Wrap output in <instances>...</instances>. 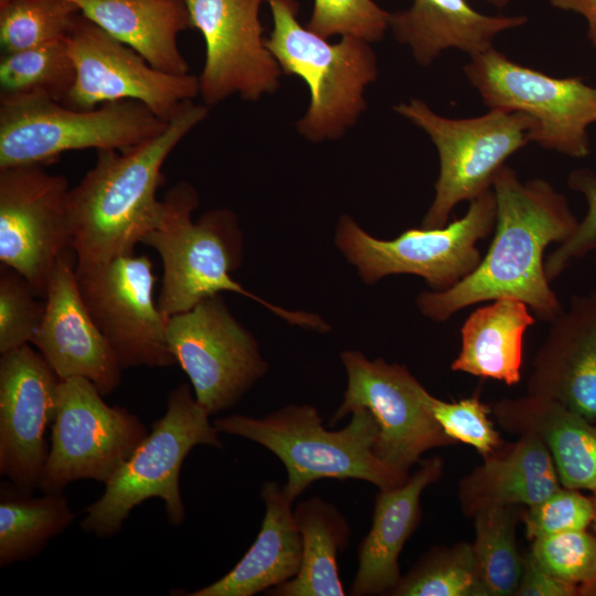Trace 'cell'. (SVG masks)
Returning <instances> with one entry per match:
<instances>
[{
  "mask_svg": "<svg viewBox=\"0 0 596 596\" xmlns=\"http://www.w3.org/2000/svg\"><path fill=\"white\" fill-rule=\"evenodd\" d=\"M491 188L497 217L487 254L459 283L443 291H423L416 305L423 316L441 322L471 305L512 298L551 322L563 308L550 286L544 253L551 243L566 241L579 221L566 198L545 180L521 181L503 166Z\"/></svg>",
  "mask_w": 596,
  "mask_h": 596,
  "instance_id": "obj_1",
  "label": "cell"
},
{
  "mask_svg": "<svg viewBox=\"0 0 596 596\" xmlns=\"http://www.w3.org/2000/svg\"><path fill=\"white\" fill-rule=\"evenodd\" d=\"M207 114L206 106L189 99L159 135L126 150H97L95 166L67 195L76 266L134 254L161 215L157 191L167 158Z\"/></svg>",
  "mask_w": 596,
  "mask_h": 596,
  "instance_id": "obj_2",
  "label": "cell"
},
{
  "mask_svg": "<svg viewBox=\"0 0 596 596\" xmlns=\"http://www.w3.org/2000/svg\"><path fill=\"white\" fill-rule=\"evenodd\" d=\"M199 202L192 184L177 182L162 199L157 225L141 242L161 258L163 273L157 304L167 318L190 310L205 298L231 291L262 304L291 324L320 333L330 330L318 315L275 306L236 283L231 273L240 267L243 257L237 219L227 209H213L194 222L192 214Z\"/></svg>",
  "mask_w": 596,
  "mask_h": 596,
  "instance_id": "obj_3",
  "label": "cell"
},
{
  "mask_svg": "<svg viewBox=\"0 0 596 596\" xmlns=\"http://www.w3.org/2000/svg\"><path fill=\"white\" fill-rule=\"evenodd\" d=\"M213 424L220 433L247 438L275 454L286 468L284 489L291 501L324 478L364 480L381 490L409 478L375 456L379 426L366 408L354 409L339 430L326 429L318 409L308 404H289L263 418L234 414Z\"/></svg>",
  "mask_w": 596,
  "mask_h": 596,
  "instance_id": "obj_4",
  "label": "cell"
},
{
  "mask_svg": "<svg viewBox=\"0 0 596 596\" xmlns=\"http://www.w3.org/2000/svg\"><path fill=\"white\" fill-rule=\"evenodd\" d=\"M266 2L274 26L265 45L281 72L301 77L310 91V104L297 130L311 141L341 137L365 109L364 89L377 77L370 43L341 36L332 44L300 24L296 0Z\"/></svg>",
  "mask_w": 596,
  "mask_h": 596,
  "instance_id": "obj_5",
  "label": "cell"
},
{
  "mask_svg": "<svg viewBox=\"0 0 596 596\" xmlns=\"http://www.w3.org/2000/svg\"><path fill=\"white\" fill-rule=\"evenodd\" d=\"M209 416L189 384L173 389L164 415L105 483L102 497L85 509L82 530L98 538L111 536L121 530L131 510L150 498L164 502L170 524H181L185 510L179 478L187 455L198 445L223 448L220 432Z\"/></svg>",
  "mask_w": 596,
  "mask_h": 596,
  "instance_id": "obj_6",
  "label": "cell"
},
{
  "mask_svg": "<svg viewBox=\"0 0 596 596\" xmlns=\"http://www.w3.org/2000/svg\"><path fill=\"white\" fill-rule=\"evenodd\" d=\"M167 124L136 100L76 109L46 97L0 95V170L45 166L72 150H126Z\"/></svg>",
  "mask_w": 596,
  "mask_h": 596,
  "instance_id": "obj_7",
  "label": "cell"
},
{
  "mask_svg": "<svg viewBox=\"0 0 596 596\" xmlns=\"http://www.w3.org/2000/svg\"><path fill=\"white\" fill-rule=\"evenodd\" d=\"M497 202L492 188L470 201L460 219L441 227L408 228L393 240L366 233L349 215L340 217L336 244L365 284L398 274L425 279L434 291L446 290L481 262L477 243L494 230Z\"/></svg>",
  "mask_w": 596,
  "mask_h": 596,
  "instance_id": "obj_8",
  "label": "cell"
},
{
  "mask_svg": "<svg viewBox=\"0 0 596 596\" xmlns=\"http://www.w3.org/2000/svg\"><path fill=\"white\" fill-rule=\"evenodd\" d=\"M394 110L424 130L439 158L435 196L424 227L447 224L454 207L471 201L492 187L504 162L531 142L534 121L523 113L492 108L472 118H448L421 99L401 103Z\"/></svg>",
  "mask_w": 596,
  "mask_h": 596,
  "instance_id": "obj_9",
  "label": "cell"
},
{
  "mask_svg": "<svg viewBox=\"0 0 596 596\" xmlns=\"http://www.w3.org/2000/svg\"><path fill=\"white\" fill-rule=\"evenodd\" d=\"M464 71L490 109L523 113L534 121L531 142L572 158L588 155L596 88L581 77L550 76L493 47L470 56Z\"/></svg>",
  "mask_w": 596,
  "mask_h": 596,
  "instance_id": "obj_10",
  "label": "cell"
},
{
  "mask_svg": "<svg viewBox=\"0 0 596 596\" xmlns=\"http://www.w3.org/2000/svg\"><path fill=\"white\" fill-rule=\"evenodd\" d=\"M147 435L137 415L108 405L89 380H61L49 456L38 488L45 493L63 492L81 479L105 485Z\"/></svg>",
  "mask_w": 596,
  "mask_h": 596,
  "instance_id": "obj_11",
  "label": "cell"
},
{
  "mask_svg": "<svg viewBox=\"0 0 596 596\" xmlns=\"http://www.w3.org/2000/svg\"><path fill=\"white\" fill-rule=\"evenodd\" d=\"M167 342L210 415L234 406L268 370L253 333L220 294L169 317Z\"/></svg>",
  "mask_w": 596,
  "mask_h": 596,
  "instance_id": "obj_12",
  "label": "cell"
},
{
  "mask_svg": "<svg viewBox=\"0 0 596 596\" xmlns=\"http://www.w3.org/2000/svg\"><path fill=\"white\" fill-rule=\"evenodd\" d=\"M340 358L348 384L330 424L356 408H366L379 426L375 456L407 473L427 450L455 444L430 412V394L406 366L383 359L369 360L353 350L342 352Z\"/></svg>",
  "mask_w": 596,
  "mask_h": 596,
  "instance_id": "obj_13",
  "label": "cell"
},
{
  "mask_svg": "<svg viewBox=\"0 0 596 596\" xmlns=\"http://www.w3.org/2000/svg\"><path fill=\"white\" fill-rule=\"evenodd\" d=\"M82 300L123 369L169 366L168 318L155 301L158 277L147 255L76 266Z\"/></svg>",
  "mask_w": 596,
  "mask_h": 596,
  "instance_id": "obj_14",
  "label": "cell"
},
{
  "mask_svg": "<svg viewBox=\"0 0 596 596\" xmlns=\"http://www.w3.org/2000/svg\"><path fill=\"white\" fill-rule=\"evenodd\" d=\"M66 45L75 66V82L63 102L68 107L93 109L106 103L136 100L169 121L185 100L199 95L198 76L152 67L82 13Z\"/></svg>",
  "mask_w": 596,
  "mask_h": 596,
  "instance_id": "obj_15",
  "label": "cell"
},
{
  "mask_svg": "<svg viewBox=\"0 0 596 596\" xmlns=\"http://www.w3.org/2000/svg\"><path fill=\"white\" fill-rule=\"evenodd\" d=\"M67 179L44 166L0 170V263L21 274L45 299L62 256L73 251Z\"/></svg>",
  "mask_w": 596,
  "mask_h": 596,
  "instance_id": "obj_16",
  "label": "cell"
},
{
  "mask_svg": "<svg viewBox=\"0 0 596 596\" xmlns=\"http://www.w3.org/2000/svg\"><path fill=\"white\" fill-rule=\"evenodd\" d=\"M185 1L191 28L205 42V62L198 78L206 105L233 94L255 102L277 88L283 72L263 38V0Z\"/></svg>",
  "mask_w": 596,
  "mask_h": 596,
  "instance_id": "obj_17",
  "label": "cell"
},
{
  "mask_svg": "<svg viewBox=\"0 0 596 596\" xmlns=\"http://www.w3.org/2000/svg\"><path fill=\"white\" fill-rule=\"evenodd\" d=\"M61 379L29 344L0 359V473L23 491L39 487Z\"/></svg>",
  "mask_w": 596,
  "mask_h": 596,
  "instance_id": "obj_18",
  "label": "cell"
},
{
  "mask_svg": "<svg viewBox=\"0 0 596 596\" xmlns=\"http://www.w3.org/2000/svg\"><path fill=\"white\" fill-rule=\"evenodd\" d=\"M31 343L61 380L85 377L103 396L120 384L124 369L82 300L73 251L60 258L52 274Z\"/></svg>",
  "mask_w": 596,
  "mask_h": 596,
  "instance_id": "obj_19",
  "label": "cell"
},
{
  "mask_svg": "<svg viewBox=\"0 0 596 596\" xmlns=\"http://www.w3.org/2000/svg\"><path fill=\"white\" fill-rule=\"evenodd\" d=\"M526 391L596 419V289L572 297L567 310L551 321Z\"/></svg>",
  "mask_w": 596,
  "mask_h": 596,
  "instance_id": "obj_20",
  "label": "cell"
},
{
  "mask_svg": "<svg viewBox=\"0 0 596 596\" xmlns=\"http://www.w3.org/2000/svg\"><path fill=\"white\" fill-rule=\"evenodd\" d=\"M419 465L402 486L379 489L371 530L358 546V571L350 595H387L400 582L398 556L421 521L422 492L443 473L438 456Z\"/></svg>",
  "mask_w": 596,
  "mask_h": 596,
  "instance_id": "obj_21",
  "label": "cell"
},
{
  "mask_svg": "<svg viewBox=\"0 0 596 596\" xmlns=\"http://www.w3.org/2000/svg\"><path fill=\"white\" fill-rule=\"evenodd\" d=\"M491 412L504 430L542 440L563 487L596 489V426L590 421L556 401L531 395L502 398Z\"/></svg>",
  "mask_w": 596,
  "mask_h": 596,
  "instance_id": "obj_22",
  "label": "cell"
},
{
  "mask_svg": "<svg viewBox=\"0 0 596 596\" xmlns=\"http://www.w3.org/2000/svg\"><path fill=\"white\" fill-rule=\"evenodd\" d=\"M260 496L266 511L255 542L227 574L188 595L254 596L298 574L302 538L291 509L294 501L275 481L264 482Z\"/></svg>",
  "mask_w": 596,
  "mask_h": 596,
  "instance_id": "obj_23",
  "label": "cell"
},
{
  "mask_svg": "<svg viewBox=\"0 0 596 596\" xmlns=\"http://www.w3.org/2000/svg\"><path fill=\"white\" fill-rule=\"evenodd\" d=\"M526 22L524 15L480 13L467 0H413L408 9L391 13L390 29L426 67L446 50H460L470 56L482 53L493 47L500 33Z\"/></svg>",
  "mask_w": 596,
  "mask_h": 596,
  "instance_id": "obj_24",
  "label": "cell"
},
{
  "mask_svg": "<svg viewBox=\"0 0 596 596\" xmlns=\"http://www.w3.org/2000/svg\"><path fill=\"white\" fill-rule=\"evenodd\" d=\"M483 458L459 482L460 507L468 517L488 507H531L562 486L551 454L533 434L520 435Z\"/></svg>",
  "mask_w": 596,
  "mask_h": 596,
  "instance_id": "obj_25",
  "label": "cell"
},
{
  "mask_svg": "<svg viewBox=\"0 0 596 596\" xmlns=\"http://www.w3.org/2000/svg\"><path fill=\"white\" fill-rule=\"evenodd\" d=\"M81 13L152 67L187 74L178 34L191 28L185 0H71Z\"/></svg>",
  "mask_w": 596,
  "mask_h": 596,
  "instance_id": "obj_26",
  "label": "cell"
},
{
  "mask_svg": "<svg viewBox=\"0 0 596 596\" xmlns=\"http://www.w3.org/2000/svg\"><path fill=\"white\" fill-rule=\"evenodd\" d=\"M477 308L461 328V349L453 371L514 385L521 380L523 337L535 319L520 300L500 298Z\"/></svg>",
  "mask_w": 596,
  "mask_h": 596,
  "instance_id": "obj_27",
  "label": "cell"
},
{
  "mask_svg": "<svg viewBox=\"0 0 596 596\" xmlns=\"http://www.w3.org/2000/svg\"><path fill=\"white\" fill-rule=\"evenodd\" d=\"M294 515L302 538L298 574L269 589L270 596H343L337 556L349 544L350 525L337 507L320 497L299 502Z\"/></svg>",
  "mask_w": 596,
  "mask_h": 596,
  "instance_id": "obj_28",
  "label": "cell"
},
{
  "mask_svg": "<svg viewBox=\"0 0 596 596\" xmlns=\"http://www.w3.org/2000/svg\"><path fill=\"white\" fill-rule=\"evenodd\" d=\"M75 514L63 492L33 497L11 481L0 486V566L38 555Z\"/></svg>",
  "mask_w": 596,
  "mask_h": 596,
  "instance_id": "obj_29",
  "label": "cell"
},
{
  "mask_svg": "<svg viewBox=\"0 0 596 596\" xmlns=\"http://www.w3.org/2000/svg\"><path fill=\"white\" fill-rule=\"evenodd\" d=\"M519 505H496L477 511L471 544L488 596H514L523 571L515 529Z\"/></svg>",
  "mask_w": 596,
  "mask_h": 596,
  "instance_id": "obj_30",
  "label": "cell"
},
{
  "mask_svg": "<svg viewBox=\"0 0 596 596\" xmlns=\"http://www.w3.org/2000/svg\"><path fill=\"white\" fill-rule=\"evenodd\" d=\"M75 82V66L66 40L0 58V95L40 96L63 103Z\"/></svg>",
  "mask_w": 596,
  "mask_h": 596,
  "instance_id": "obj_31",
  "label": "cell"
},
{
  "mask_svg": "<svg viewBox=\"0 0 596 596\" xmlns=\"http://www.w3.org/2000/svg\"><path fill=\"white\" fill-rule=\"evenodd\" d=\"M389 595L488 596L469 543L429 550Z\"/></svg>",
  "mask_w": 596,
  "mask_h": 596,
  "instance_id": "obj_32",
  "label": "cell"
},
{
  "mask_svg": "<svg viewBox=\"0 0 596 596\" xmlns=\"http://www.w3.org/2000/svg\"><path fill=\"white\" fill-rule=\"evenodd\" d=\"M79 14L71 0H9L0 4L2 53L65 41Z\"/></svg>",
  "mask_w": 596,
  "mask_h": 596,
  "instance_id": "obj_33",
  "label": "cell"
},
{
  "mask_svg": "<svg viewBox=\"0 0 596 596\" xmlns=\"http://www.w3.org/2000/svg\"><path fill=\"white\" fill-rule=\"evenodd\" d=\"M45 299L17 270L0 266V353L30 344L42 321Z\"/></svg>",
  "mask_w": 596,
  "mask_h": 596,
  "instance_id": "obj_34",
  "label": "cell"
},
{
  "mask_svg": "<svg viewBox=\"0 0 596 596\" xmlns=\"http://www.w3.org/2000/svg\"><path fill=\"white\" fill-rule=\"evenodd\" d=\"M530 553L544 571L578 587L596 579V534L586 530L538 538Z\"/></svg>",
  "mask_w": 596,
  "mask_h": 596,
  "instance_id": "obj_35",
  "label": "cell"
},
{
  "mask_svg": "<svg viewBox=\"0 0 596 596\" xmlns=\"http://www.w3.org/2000/svg\"><path fill=\"white\" fill-rule=\"evenodd\" d=\"M390 17L373 0H313L307 28L326 39L355 36L371 43L390 29Z\"/></svg>",
  "mask_w": 596,
  "mask_h": 596,
  "instance_id": "obj_36",
  "label": "cell"
},
{
  "mask_svg": "<svg viewBox=\"0 0 596 596\" xmlns=\"http://www.w3.org/2000/svg\"><path fill=\"white\" fill-rule=\"evenodd\" d=\"M430 412L444 433L455 443L472 446L482 457L490 455L504 443L489 419L491 407L477 395L458 402H445L430 395Z\"/></svg>",
  "mask_w": 596,
  "mask_h": 596,
  "instance_id": "obj_37",
  "label": "cell"
},
{
  "mask_svg": "<svg viewBox=\"0 0 596 596\" xmlns=\"http://www.w3.org/2000/svg\"><path fill=\"white\" fill-rule=\"evenodd\" d=\"M593 498L577 489L561 487L536 504L528 508L521 519L529 540L567 531L586 530L593 523Z\"/></svg>",
  "mask_w": 596,
  "mask_h": 596,
  "instance_id": "obj_38",
  "label": "cell"
},
{
  "mask_svg": "<svg viewBox=\"0 0 596 596\" xmlns=\"http://www.w3.org/2000/svg\"><path fill=\"white\" fill-rule=\"evenodd\" d=\"M568 187L585 196L588 210L576 231L545 258L550 281L560 276L572 259L596 251V174L588 169L574 170L568 177Z\"/></svg>",
  "mask_w": 596,
  "mask_h": 596,
  "instance_id": "obj_39",
  "label": "cell"
},
{
  "mask_svg": "<svg viewBox=\"0 0 596 596\" xmlns=\"http://www.w3.org/2000/svg\"><path fill=\"white\" fill-rule=\"evenodd\" d=\"M578 586L544 571L529 552L523 556L522 576L514 596H575Z\"/></svg>",
  "mask_w": 596,
  "mask_h": 596,
  "instance_id": "obj_40",
  "label": "cell"
},
{
  "mask_svg": "<svg viewBox=\"0 0 596 596\" xmlns=\"http://www.w3.org/2000/svg\"><path fill=\"white\" fill-rule=\"evenodd\" d=\"M551 6L581 14L587 22V36L596 47V0H549Z\"/></svg>",
  "mask_w": 596,
  "mask_h": 596,
  "instance_id": "obj_41",
  "label": "cell"
},
{
  "mask_svg": "<svg viewBox=\"0 0 596 596\" xmlns=\"http://www.w3.org/2000/svg\"><path fill=\"white\" fill-rule=\"evenodd\" d=\"M578 595L596 596V579L578 587Z\"/></svg>",
  "mask_w": 596,
  "mask_h": 596,
  "instance_id": "obj_42",
  "label": "cell"
},
{
  "mask_svg": "<svg viewBox=\"0 0 596 596\" xmlns=\"http://www.w3.org/2000/svg\"><path fill=\"white\" fill-rule=\"evenodd\" d=\"M496 8L502 9L509 4L511 0H482Z\"/></svg>",
  "mask_w": 596,
  "mask_h": 596,
  "instance_id": "obj_43",
  "label": "cell"
},
{
  "mask_svg": "<svg viewBox=\"0 0 596 596\" xmlns=\"http://www.w3.org/2000/svg\"><path fill=\"white\" fill-rule=\"evenodd\" d=\"M593 502H594V508H595V517H594V520H593V524H594V531H595V534H596V489L594 490Z\"/></svg>",
  "mask_w": 596,
  "mask_h": 596,
  "instance_id": "obj_44",
  "label": "cell"
},
{
  "mask_svg": "<svg viewBox=\"0 0 596 596\" xmlns=\"http://www.w3.org/2000/svg\"><path fill=\"white\" fill-rule=\"evenodd\" d=\"M7 1H9V0H0V4L4 3Z\"/></svg>",
  "mask_w": 596,
  "mask_h": 596,
  "instance_id": "obj_45",
  "label": "cell"
}]
</instances>
